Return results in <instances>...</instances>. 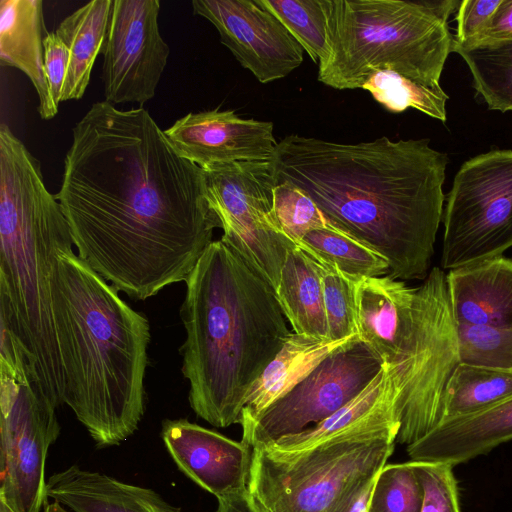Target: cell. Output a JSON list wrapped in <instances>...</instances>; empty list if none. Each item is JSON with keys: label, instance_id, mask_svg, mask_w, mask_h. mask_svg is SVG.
Instances as JSON below:
<instances>
[{"label": "cell", "instance_id": "cell-2", "mask_svg": "<svg viewBox=\"0 0 512 512\" xmlns=\"http://www.w3.org/2000/svg\"><path fill=\"white\" fill-rule=\"evenodd\" d=\"M429 139L354 144L290 134L269 161L276 184L309 196L330 225L382 255L389 276L424 280L444 214L448 158Z\"/></svg>", "mask_w": 512, "mask_h": 512}, {"label": "cell", "instance_id": "cell-27", "mask_svg": "<svg viewBox=\"0 0 512 512\" xmlns=\"http://www.w3.org/2000/svg\"><path fill=\"white\" fill-rule=\"evenodd\" d=\"M452 52L466 62L490 110L512 111V40L464 46L453 39Z\"/></svg>", "mask_w": 512, "mask_h": 512}, {"label": "cell", "instance_id": "cell-14", "mask_svg": "<svg viewBox=\"0 0 512 512\" xmlns=\"http://www.w3.org/2000/svg\"><path fill=\"white\" fill-rule=\"evenodd\" d=\"M192 8L261 83L284 78L303 62L301 45L259 0H193Z\"/></svg>", "mask_w": 512, "mask_h": 512}, {"label": "cell", "instance_id": "cell-32", "mask_svg": "<svg viewBox=\"0 0 512 512\" xmlns=\"http://www.w3.org/2000/svg\"><path fill=\"white\" fill-rule=\"evenodd\" d=\"M359 281L335 268L325 267L322 277L324 308L328 338L332 341L357 334L355 296Z\"/></svg>", "mask_w": 512, "mask_h": 512}, {"label": "cell", "instance_id": "cell-39", "mask_svg": "<svg viewBox=\"0 0 512 512\" xmlns=\"http://www.w3.org/2000/svg\"><path fill=\"white\" fill-rule=\"evenodd\" d=\"M43 512H71L66 507L61 505L58 502H48V500L45 501L43 506Z\"/></svg>", "mask_w": 512, "mask_h": 512}, {"label": "cell", "instance_id": "cell-37", "mask_svg": "<svg viewBox=\"0 0 512 512\" xmlns=\"http://www.w3.org/2000/svg\"><path fill=\"white\" fill-rule=\"evenodd\" d=\"M509 40H512V0H502L484 32L471 43L464 46L498 43Z\"/></svg>", "mask_w": 512, "mask_h": 512}, {"label": "cell", "instance_id": "cell-23", "mask_svg": "<svg viewBox=\"0 0 512 512\" xmlns=\"http://www.w3.org/2000/svg\"><path fill=\"white\" fill-rule=\"evenodd\" d=\"M324 270L299 246L286 256L275 294L294 333L329 339L322 286Z\"/></svg>", "mask_w": 512, "mask_h": 512}, {"label": "cell", "instance_id": "cell-28", "mask_svg": "<svg viewBox=\"0 0 512 512\" xmlns=\"http://www.w3.org/2000/svg\"><path fill=\"white\" fill-rule=\"evenodd\" d=\"M297 40L314 63L330 54L328 0H259Z\"/></svg>", "mask_w": 512, "mask_h": 512}, {"label": "cell", "instance_id": "cell-1", "mask_svg": "<svg viewBox=\"0 0 512 512\" xmlns=\"http://www.w3.org/2000/svg\"><path fill=\"white\" fill-rule=\"evenodd\" d=\"M72 136L55 197L78 256L137 300L186 281L221 228L203 170L142 107L96 102Z\"/></svg>", "mask_w": 512, "mask_h": 512}, {"label": "cell", "instance_id": "cell-22", "mask_svg": "<svg viewBox=\"0 0 512 512\" xmlns=\"http://www.w3.org/2000/svg\"><path fill=\"white\" fill-rule=\"evenodd\" d=\"M356 335L332 341L290 332L280 351L250 388L245 399L241 422L260 414L307 376L331 352Z\"/></svg>", "mask_w": 512, "mask_h": 512}, {"label": "cell", "instance_id": "cell-40", "mask_svg": "<svg viewBox=\"0 0 512 512\" xmlns=\"http://www.w3.org/2000/svg\"><path fill=\"white\" fill-rule=\"evenodd\" d=\"M0 512H14L3 501L0 500Z\"/></svg>", "mask_w": 512, "mask_h": 512}, {"label": "cell", "instance_id": "cell-18", "mask_svg": "<svg viewBox=\"0 0 512 512\" xmlns=\"http://www.w3.org/2000/svg\"><path fill=\"white\" fill-rule=\"evenodd\" d=\"M456 324L512 329V258L474 261L446 274Z\"/></svg>", "mask_w": 512, "mask_h": 512}, {"label": "cell", "instance_id": "cell-30", "mask_svg": "<svg viewBox=\"0 0 512 512\" xmlns=\"http://www.w3.org/2000/svg\"><path fill=\"white\" fill-rule=\"evenodd\" d=\"M423 500L413 461L386 464L376 478L368 512H421Z\"/></svg>", "mask_w": 512, "mask_h": 512}, {"label": "cell", "instance_id": "cell-19", "mask_svg": "<svg viewBox=\"0 0 512 512\" xmlns=\"http://www.w3.org/2000/svg\"><path fill=\"white\" fill-rule=\"evenodd\" d=\"M511 439L512 396L478 413L444 421L406 448L412 461L454 467Z\"/></svg>", "mask_w": 512, "mask_h": 512}, {"label": "cell", "instance_id": "cell-36", "mask_svg": "<svg viewBox=\"0 0 512 512\" xmlns=\"http://www.w3.org/2000/svg\"><path fill=\"white\" fill-rule=\"evenodd\" d=\"M69 66V51L55 32L47 33L44 39V72L48 85L49 98L58 112L64 83Z\"/></svg>", "mask_w": 512, "mask_h": 512}, {"label": "cell", "instance_id": "cell-5", "mask_svg": "<svg viewBox=\"0 0 512 512\" xmlns=\"http://www.w3.org/2000/svg\"><path fill=\"white\" fill-rule=\"evenodd\" d=\"M73 240L40 162L0 126V314L24 345L40 386L63 404V371L54 329L51 277L57 253Z\"/></svg>", "mask_w": 512, "mask_h": 512}, {"label": "cell", "instance_id": "cell-29", "mask_svg": "<svg viewBox=\"0 0 512 512\" xmlns=\"http://www.w3.org/2000/svg\"><path fill=\"white\" fill-rule=\"evenodd\" d=\"M393 113L414 108L442 122L446 121L448 95L441 87L433 88L391 70H381L361 87Z\"/></svg>", "mask_w": 512, "mask_h": 512}, {"label": "cell", "instance_id": "cell-6", "mask_svg": "<svg viewBox=\"0 0 512 512\" xmlns=\"http://www.w3.org/2000/svg\"><path fill=\"white\" fill-rule=\"evenodd\" d=\"M355 312L360 340L398 388L396 443L409 446L441 423L445 387L459 364L446 273L433 267L417 287L389 275L367 279L357 287Z\"/></svg>", "mask_w": 512, "mask_h": 512}, {"label": "cell", "instance_id": "cell-12", "mask_svg": "<svg viewBox=\"0 0 512 512\" xmlns=\"http://www.w3.org/2000/svg\"><path fill=\"white\" fill-rule=\"evenodd\" d=\"M381 368L357 334L260 414L243 420L241 441L261 447L323 421L360 394Z\"/></svg>", "mask_w": 512, "mask_h": 512}, {"label": "cell", "instance_id": "cell-26", "mask_svg": "<svg viewBox=\"0 0 512 512\" xmlns=\"http://www.w3.org/2000/svg\"><path fill=\"white\" fill-rule=\"evenodd\" d=\"M297 246L321 265L357 280L389 274L388 262L382 255L332 226L309 232Z\"/></svg>", "mask_w": 512, "mask_h": 512}, {"label": "cell", "instance_id": "cell-10", "mask_svg": "<svg viewBox=\"0 0 512 512\" xmlns=\"http://www.w3.org/2000/svg\"><path fill=\"white\" fill-rule=\"evenodd\" d=\"M443 221V270L502 255L512 247L511 150H493L460 167Z\"/></svg>", "mask_w": 512, "mask_h": 512}, {"label": "cell", "instance_id": "cell-31", "mask_svg": "<svg viewBox=\"0 0 512 512\" xmlns=\"http://www.w3.org/2000/svg\"><path fill=\"white\" fill-rule=\"evenodd\" d=\"M459 363L512 370V329L456 324Z\"/></svg>", "mask_w": 512, "mask_h": 512}, {"label": "cell", "instance_id": "cell-25", "mask_svg": "<svg viewBox=\"0 0 512 512\" xmlns=\"http://www.w3.org/2000/svg\"><path fill=\"white\" fill-rule=\"evenodd\" d=\"M512 396V370L459 363L444 391L442 420L472 415Z\"/></svg>", "mask_w": 512, "mask_h": 512}, {"label": "cell", "instance_id": "cell-15", "mask_svg": "<svg viewBox=\"0 0 512 512\" xmlns=\"http://www.w3.org/2000/svg\"><path fill=\"white\" fill-rule=\"evenodd\" d=\"M164 134L181 157L201 169L231 162H269L278 143L272 122L245 119L233 110L188 113Z\"/></svg>", "mask_w": 512, "mask_h": 512}, {"label": "cell", "instance_id": "cell-16", "mask_svg": "<svg viewBox=\"0 0 512 512\" xmlns=\"http://www.w3.org/2000/svg\"><path fill=\"white\" fill-rule=\"evenodd\" d=\"M163 442L178 468L217 499L243 494L252 448L187 419L165 420Z\"/></svg>", "mask_w": 512, "mask_h": 512}, {"label": "cell", "instance_id": "cell-20", "mask_svg": "<svg viewBox=\"0 0 512 512\" xmlns=\"http://www.w3.org/2000/svg\"><path fill=\"white\" fill-rule=\"evenodd\" d=\"M46 494L71 512H181L152 489L77 465L52 474Z\"/></svg>", "mask_w": 512, "mask_h": 512}, {"label": "cell", "instance_id": "cell-11", "mask_svg": "<svg viewBox=\"0 0 512 512\" xmlns=\"http://www.w3.org/2000/svg\"><path fill=\"white\" fill-rule=\"evenodd\" d=\"M202 170L207 200L223 230L221 240L275 290L286 256L297 245L277 220L269 162H231Z\"/></svg>", "mask_w": 512, "mask_h": 512}, {"label": "cell", "instance_id": "cell-33", "mask_svg": "<svg viewBox=\"0 0 512 512\" xmlns=\"http://www.w3.org/2000/svg\"><path fill=\"white\" fill-rule=\"evenodd\" d=\"M273 193L277 220L296 245L309 232L331 226L315 202L299 188L275 183Z\"/></svg>", "mask_w": 512, "mask_h": 512}, {"label": "cell", "instance_id": "cell-38", "mask_svg": "<svg viewBox=\"0 0 512 512\" xmlns=\"http://www.w3.org/2000/svg\"><path fill=\"white\" fill-rule=\"evenodd\" d=\"M378 474L367 483H365L362 487H360L335 512H368L371 494Z\"/></svg>", "mask_w": 512, "mask_h": 512}, {"label": "cell", "instance_id": "cell-24", "mask_svg": "<svg viewBox=\"0 0 512 512\" xmlns=\"http://www.w3.org/2000/svg\"><path fill=\"white\" fill-rule=\"evenodd\" d=\"M112 7V0L90 1L67 16L54 31L69 51L61 102L83 97L95 59L104 47Z\"/></svg>", "mask_w": 512, "mask_h": 512}, {"label": "cell", "instance_id": "cell-4", "mask_svg": "<svg viewBox=\"0 0 512 512\" xmlns=\"http://www.w3.org/2000/svg\"><path fill=\"white\" fill-rule=\"evenodd\" d=\"M51 292L63 404L97 447L119 445L145 411L149 322L72 248L55 257Z\"/></svg>", "mask_w": 512, "mask_h": 512}, {"label": "cell", "instance_id": "cell-17", "mask_svg": "<svg viewBox=\"0 0 512 512\" xmlns=\"http://www.w3.org/2000/svg\"><path fill=\"white\" fill-rule=\"evenodd\" d=\"M398 397L393 376L382 364L370 384L331 416L301 432L283 436L261 447L280 453H294L355 437L397 438L400 428Z\"/></svg>", "mask_w": 512, "mask_h": 512}, {"label": "cell", "instance_id": "cell-34", "mask_svg": "<svg viewBox=\"0 0 512 512\" xmlns=\"http://www.w3.org/2000/svg\"><path fill=\"white\" fill-rule=\"evenodd\" d=\"M413 464L424 489L421 512H461L453 466L426 461Z\"/></svg>", "mask_w": 512, "mask_h": 512}, {"label": "cell", "instance_id": "cell-7", "mask_svg": "<svg viewBox=\"0 0 512 512\" xmlns=\"http://www.w3.org/2000/svg\"><path fill=\"white\" fill-rule=\"evenodd\" d=\"M461 1L328 0V59L317 80L335 89L361 88L381 70L428 87L440 77L453 36L449 15Z\"/></svg>", "mask_w": 512, "mask_h": 512}, {"label": "cell", "instance_id": "cell-21", "mask_svg": "<svg viewBox=\"0 0 512 512\" xmlns=\"http://www.w3.org/2000/svg\"><path fill=\"white\" fill-rule=\"evenodd\" d=\"M45 29L42 0L0 1V64L27 75L39 99L38 112L49 120L53 108L44 72Z\"/></svg>", "mask_w": 512, "mask_h": 512}, {"label": "cell", "instance_id": "cell-3", "mask_svg": "<svg viewBox=\"0 0 512 512\" xmlns=\"http://www.w3.org/2000/svg\"><path fill=\"white\" fill-rule=\"evenodd\" d=\"M180 348L195 414L240 424L246 396L290 331L274 288L236 250L212 241L187 277Z\"/></svg>", "mask_w": 512, "mask_h": 512}, {"label": "cell", "instance_id": "cell-9", "mask_svg": "<svg viewBox=\"0 0 512 512\" xmlns=\"http://www.w3.org/2000/svg\"><path fill=\"white\" fill-rule=\"evenodd\" d=\"M0 318V500L14 512H40L48 500V450L60 433L57 408L9 321Z\"/></svg>", "mask_w": 512, "mask_h": 512}, {"label": "cell", "instance_id": "cell-13", "mask_svg": "<svg viewBox=\"0 0 512 512\" xmlns=\"http://www.w3.org/2000/svg\"><path fill=\"white\" fill-rule=\"evenodd\" d=\"M159 12L158 0H113L102 50L104 101L142 105L155 96L170 53Z\"/></svg>", "mask_w": 512, "mask_h": 512}, {"label": "cell", "instance_id": "cell-35", "mask_svg": "<svg viewBox=\"0 0 512 512\" xmlns=\"http://www.w3.org/2000/svg\"><path fill=\"white\" fill-rule=\"evenodd\" d=\"M502 0H463L457 13V34L453 38L461 45L469 44L488 27Z\"/></svg>", "mask_w": 512, "mask_h": 512}, {"label": "cell", "instance_id": "cell-8", "mask_svg": "<svg viewBox=\"0 0 512 512\" xmlns=\"http://www.w3.org/2000/svg\"><path fill=\"white\" fill-rule=\"evenodd\" d=\"M392 436L355 437L280 453L252 448L246 496L257 512H335L387 464Z\"/></svg>", "mask_w": 512, "mask_h": 512}]
</instances>
